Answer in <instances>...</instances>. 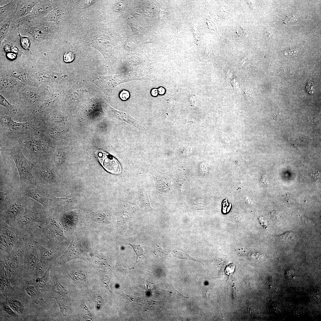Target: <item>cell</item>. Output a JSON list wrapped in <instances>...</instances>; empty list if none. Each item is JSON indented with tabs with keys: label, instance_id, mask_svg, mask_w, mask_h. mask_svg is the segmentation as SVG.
Returning <instances> with one entry per match:
<instances>
[{
	"label": "cell",
	"instance_id": "1",
	"mask_svg": "<svg viewBox=\"0 0 321 321\" xmlns=\"http://www.w3.org/2000/svg\"><path fill=\"white\" fill-rule=\"evenodd\" d=\"M8 154L15 163L22 187L37 186V184L32 173L35 166L25 157L21 148L19 147L14 148L10 151Z\"/></svg>",
	"mask_w": 321,
	"mask_h": 321
},
{
	"label": "cell",
	"instance_id": "2",
	"mask_svg": "<svg viewBox=\"0 0 321 321\" xmlns=\"http://www.w3.org/2000/svg\"><path fill=\"white\" fill-rule=\"evenodd\" d=\"M0 245L1 252L9 254L23 235L15 227L0 221Z\"/></svg>",
	"mask_w": 321,
	"mask_h": 321
},
{
	"label": "cell",
	"instance_id": "3",
	"mask_svg": "<svg viewBox=\"0 0 321 321\" xmlns=\"http://www.w3.org/2000/svg\"><path fill=\"white\" fill-rule=\"evenodd\" d=\"M25 207L20 201H13L1 208L0 221L16 227L17 219L23 213Z\"/></svg>",
	"mask_w": 321,
	"mask_h": 321
},
{
	"label": "cell",
	"instance_id": "4",
	"mask_svg": "<svg viewBox=\"0 0 321 321\" xmlns=\"http://www.w3.org/2000/svg\"><path fill=\"white\" fill-rule=\"evenodd\" d=\"M45 212H35L25 207L23 213L17 218L16 227L22 230L36 223H43L48 218Z\"/></svg>",
	"mask_w": 321,
	"mask_h": 321
},
{
	"label": "cell",
	"instance_id": "5",
	"mask_svg": "<svg viewBox=\"0 0 321 321\" xmlns=\"http://www.w3.org/2000/svg\"><path fill=\"white\" fill-rule=\"evenodd\" d=\"M23 194L25 196L34 200L47 208L49 199L47 196L46 193L41 187L37 186L36 188H25Z\"/></svg>",
	"mask_w": 321,
	"mask_h": 321
},
{
	"label": "cell",
	"instance_id": "6",
	"mask_svg": "<svg viewBox=\"0 0 321 321\" xmlns=\"http://www.w3.org/2000/svg\"><path fill=\"white\" fill-rule=\"evenodd\" d=\"M34 173L37 179L43 184H47L53 182L55 180V175L53 171L46 166L35 167Z\"/></svg>",
	"mask_w": 321,
	"mask_h": 321
},
{
	"label": "cell",
	"instance_id": "7",
	"mask_svg": "<svg viewBox=\"0 0 321 321\" xmlns=\"http://www.w3.org/2000/svg\"><path fill=\"white\" fill-rule=\"evenodd\" d=\"M108 108L110 113L114 117L119 120L128 122L136 127H140L141 125L139 122L128 114L117 111L109 106H108Z\"/></svg>",
	"mask_w": 321,
	"mask_h": 321
},
{
	"label": "cell",
	"instance_id": "8",
	"mask_svg": "<svg viewBox=\"0 0 321 321\" xmlns=\"http://www.w3.org/2000/svg\"><path fill=\"white\" fill-rule=\"evenodd\" d=\"M102 165L108 171L114 174H118L120 168L118 161L110 155L105 156L102 162Z\"/></svg>",
	"mask_w": 321,
	"mask_h": 321
},
{
	"label": "cell",
	"instance_id": "9",
	"mask_svg": "<svg viewBox=\"0 0 321 321\" xmlns=\"http://www.w3.org/2000/svg\"><path fill=\"white\" fill-rule=\"evenodd\" d=\"M38 249V255L41 264L46 265L51 261L53 257L52 250L36 242Z\"/></svg>",
	"mask_w": 321,
	"mask_h": 321
},
{
	"label": "cell",
	"instance_id": "10",
	"mask_svg": "<svg viewBox=\"0 0 321 321\" xmlns=\"http://www.w3.org/2000/svg\"><path fill=\"white\" fill-rule=\"evenodd\" d=\"M34 1H22L19 3L16 13L17 17H20L30 12L35 5Z\"/></svg>",
	"mask_w": 321,
	"mask_h": 321
},
{
	"label": "cell",
	"instance_id": "11",
	"mask_svg": "<svg viewBox=\"0 0 321 321\" xmlns=\"http://www.w3.org/2000/svg\"><path fill=\"white\" fill-rule=\"evenodd\" d=\"M26 29L30 32L37 40H42L47 38V31L41 27L35 26L27 28Z\"/></svg>",
	"mask_w": 321,
	"mask_h": 321
},
{
	"label": "cell",
	"instance_id": "12",
	"mask_svg": "<svg viewBox=\"0 0 321 321\" xmlns=\"http://www.w3.org/2000/svg\"><path fill=\"white\" fill-rule=\"evenodd\" d=\"M12 75L29 85L36 86L37 84L27 73L21 71L16 70L13 72Z\"/></svg>",
	"mask_w": 321,
	"mask_h": 321
},
{
	"label": "cell",
	"instance_id": "13",
	"mask_svg": "<svg viewBox=\"0 0 321 321\" xmlns=\"http://www.w3.org/2000/svg\"><path fill=\"white\" fill-rule=\"evenodd\" d=\"M4 119L7 125L13 130H19L25 128L27 125L26 123H19L14 121L9 116H5Z\"/></svg>",
	"mask_w": 321,
	"mask_h": 321
},
{
	"label": "cell",
	"instance_id": "14",
	"mask_svg": "<svg viewBox=\"0 0 321 321\" xmlns=\"http://www.w3.org/2000/svg\"><path fill=\"white\" fill-rule=\"evenodd\" d=\"M49 5L46 3L38 4L34 9L33 13L36 15L45 14L49 10Z\"/></svg>",
	"mask_w": 321,
	"mask_h": 321
},
{
	"label": "cell",
	"instance_id": "15",
	"mask_svg": "<svg viewBox=\"0 0 321 321\" xmlns=\"http://www.w3.org/2000/svg\"><path fill=\"white\" fill-rule=\"evenodd\" d=\"M69 276L74 281H86L87 279L86 274L84 272L81 271H72Z\"/></svg>",
	"mask_w": 321,
	"mask_h": 321
},
{
	"label": "cell",
	"instance_id": "16",
	"mask_svg": "<svg viewBox=\"0 0 321 321\" xmlns=\"http://www.w3.org/2000/svg\"><path fill=\"white\" fill-rule=\"evenodd\" d=\"M36 75L38 80L41 82L47 84L51 82V77L48 72L40 71L37 73Z\"/></svg>",
	"mask_w": 321,
	"mask_h": 321
},
{
	"label": "cell",
	"instance_id": "17",
	"mask_svg": "<svg viewBox=\"0 0 321 321\" xmlns=\"http://www.w3.org/2000/svg\"><path fill=\"white\" fill-rule=\"evenodd\" d=\"M0 104L5 107L9 111L16 114L17 112L16 106L10 103L2 96L0 95Z\"/></svg>",
	"mask_w": 321,
	"mask_h": 321
},
{
	"label": "cell",
	"instance_id": "18",
	"mask_svg": "<svg viewBox=\"0 0 321 321\" xmlns=\"http://www.w3.org/2000/svg\"><path fill=\"white\" fill-rule=\"evenodd\" d=\"M50 267L48 268L42 277L37 279L36 281L38 285L40 288H43L45 286L49 278Z\"/></svg>",
	"mask_w": 321,
	"mask_h": 321
},
{
	"label": "cell",
	"instance_id": "19",
	"mask_svg": "<svg viewBox=\"0 0 321 321\" xmlns=\"http://www.w3.org/2000/svg\"><path fill=\"white\" fill-rule=\"evenodd\" d=\"M10 22L7 21L4 23L0 28V41H2L5 37L9 28Z\"/></svg>",
	"mask_w": 321,
	"mask_h": 321
},
{
	"label": "cell",
	"instance_id": "20",
	"mask_svg": "<svg viewBox=\"0 0 321 321\" xmlns=\"http://www.w3.org/2000/svg\"><path fill=\"white\" fill-rule=\"evenodd\" d=\"M54 201L57 204H65L70 202L73 200V197L71 196H66L64 197H54Z\"/></svg>",
	"mask_w": 321,
	"mask_h": 321
},
{
	"label": "cell",
	"instance_id": "21",
	"mask_svg": "<svg viewBox=\"0 0 321 321\" xmlns=\"http://www.w3.org/2000/svg\"><path fill=\"white\" fill-rule=\"evenodd\" d=\"M0 84L3 87L6 89H11L14 86L13 81L11 80L4 78H1Z\"/></svg>",
	"mask_w": 321,
	"mask_h": 321
},
{
	"label": "cell",
	"instance_id": "22",
	"mask_svg": "<svg viewBox=\"0 0 321 321\" xmlns=\"http://www.w3.org/2000/svg\"><path fill=\"white\" fill-rule=\"evenodd\" d=\"M18 33L22 46L26 50H29L30 46V41L29 38L27 37L21 36L20 34L19 31Z\"/></svg>",
	"mask_w": 321,
	"mask_h": 321
},
{
	"label": "cell",
	"instance_id": "23",
	"mask_svg": "<svg viewBox=\"0 0 321 321\" xmlns=\"http://www.w3.org/2000/svg\"><path fill=\"white\" fill-rule=\"evenodd\" d=\"M53 291L56 293L62 295L66 292V290L59 284L55 283L53 286Z\"/></svg>",
	"mask_w": 321,
	"mask_h": 321
},
{
	"label": "cell",
	"instance_id": "24",
	"mask_svg": "<svg viewBox=\"0 0 321 321\" xmlns=\"http://www.w3.org/2000/svg\"><path fill=\"white\" fill-rule=\"evenodd\" d=\"M305 89L307 92L311 95H312L314 92L315 86L314 83L310 80L308 81L306 87Z\"/></svg>",
	"mask_w": 321,
	"mask_h": 321
},
{
	"label": "cell",
	"instance_id": "25",
	"mask_svg": "<svg viewBox=\"0 0 321 321\" xmlns=\"http://www.w3.org/2000/svg\"><path fill=\"white\" fill-rule=\"evenodd\" d=\"M56 302L58 304L61 311L62 314L64 316L67 315V306L65 302L63 300L59 299H56Z\"/></svg>",
	"mask_w": 321,
	"mask_h": 321
},
{
	"label": "cell",
	"instance_id": "26",
	"mask_svg": "<svg viewBox=\"0 0 321 321\" xmlns=\"http://www.w3.org/2000/svg\"><path fill=\"white\" fill-rule=\"evenodd\" d=\"M129 245L131 246L134 249L137 256L136 262L139 256L143 254L144 251L143 248L139 246L129 244Z\"/></svg>",
	"mask_w": 321,
	"mask_h": 321
},
{
	"label": "cell",
	"instance_id": "27",
	"mask_svg": "<svg viewBox=\"0 0 321 321\" xmlns=\"http://www.w3.org/2000/svg\"><path fill=\"white\" fill-rule=\"evenodd\" d=\"M75 55L74 53L71 51L66 52L64 56V61L66 62L72 61L74 59Z\"/></svg>",
	"mask_w": 321,
	"mask_h": 321
},
{
	"label": "cell",
	"instance_id": "28",
	"mask_svg": "<svg viewBox=\"0 0 321 321\" xmlns=\"http://www.w3.org/2000/svg\"><path fill=\"white\" fill-rule=\"evenodd\" d=\"M277 237L281 240H289L293 237L294 234L292 232H289Z\"/></svg>",
	"mask_w": 321,
	"mask_h": 321
},
{
	"label": "cell",
	"instance_id": "29",
	"mask_svg": "<svg viewBox=\"0 0 321 321\" xmlns=\"http://www.w3.org/2000/svg\"><path fill=\"white\" fill-rule=\"evenodd\" d=\"M26 290L27 293L31 297H33L35 296L37 294V291L33 286H30L27 287Z\"/></svg>",
	"mask_w": 321,
	"mask_h": 321
},
{
	"label": "cell",
	"instance_id": "30",
	"mask_svg": "<svg viewBox=\"0 0 321 321\" xmlns=\"http://www.w3.org/2000/svg\"><path fill=\"white\" fill-rule=\"evenodd\" d=\"M81 307L85 311V317L86 318H87L88 320H91L92 318L91 312L87 308L84 302H82L81 303Z\"/></svg>",
	"mask_w": 321,
	"mask_h": 321
},
{
	"label": "cell",
	"instance_id": "31",
	"mask_svg": "<svg viewBox=\"0 0 321 321\" xmlns=\"http://www.w3.org/2000/svg\"><path fill=\"white\" fill-rule=\"evenodd\" d=\"M310 176L313 181H316L320 179V173L317 170H314L311 172Z\"/></svg>",
	"mask_w": 321,
	"mask_h": 321
},
{
	"label": "cell",
	"instance_id": "32",
	"mask_svg": "<svg viewBox=\"0 0 321 321\" xmlns=\"http://www.w3.org/2000/svg\"><path fill=\"white\" fill-rule=\"evenodd\" d=\"M94 298L97 303V307L98 309L101 308L103 303V299L99 295L96 294L94 296Z\"/></svg>",
	"mask_w": 321,
	"mask_h": 321
},
{
	"label": "cell",
	"instance_id": "33",
	"mask_svg": "<svg viewBox=\"0 0 321 321\" xmlns=\"http://www.w3.org/2000/svg\"><path fill=\"white\" fill-rule=\"evenodd\" d=\"M3 309L8 314L13 317L16 316V314L11 308L9 306L5 305L3 306Z\"/></svg>",
	"mask_w": 321,
	"mask_h": 321
},
{
	"label": "cell",
	"instance_id": "34",
	"mask_svg": "<svg viewBox=\"0 0 321 321\" xmlns=\"http://www.w3.org/2000/svg\"><path fill=\"white\" fill-rule=\"evenodd\" d=\"M8 302L10 306L13 310L19 313H22L23 312V308L19 307L9 300L8 301Z\"/></svg>",
	"mask_w": 321,
	"mask_h": 321
},
{
	"label": "cell",
	"instance_id": "35",
	"mask_svg": "<svg viewBox=\"0 0 321 321\" xmlns=\"http://www.w3.org/2000/svg\"><path fill=\"white\" fill-rule=\"evenodd\" d=\"M26 96L27 98L31 102L35 101L38 97L37 94L33 92H29L27 93Z\"/></svg>",
	"mask_w": 321,
	"mask_h": 321
},
{
	"label": "cell",
	"instance_id": "36",
	"mask_svg": "<svg viewBox=\"0 0 321 321\" xmlns=\"http://www.w3.org/2000/svg\"><path fill=\"white\" fill-rule=\"evenodd\" d=\"M298 52L297 49L295 48H293L286 50L285 51V54L286 55H296Z\"/></svg>",
	"mask_w": 321,
	"mask_h": 321
},
{
	"label": "cell",
	"instance_id": "37",
	"mask_svg": "<svg viewBox=\"0 0 321 321\" xmlns=\"http://www.w3.org/2000/svg\"><path fill=\"white\" fill-rule=\"evenodd\" d=\"M110 280V278L107 275H105L103 277L102 279L103 282L104 284L105 287L106 288L108 289H109L108 287V284Z\"/></svg>",
	"mask_w": 321,
	"mask_h": 321
},
{
	"label": "cell",
	"instance_id": "38",
	"mask_svg": "<svg viewBox=\"0 0 321 321\" xmlns=\"http://www.w3.org/2000/svg\"><path fill=\"white\" fill-rule=\"evenodd\" d=\"M8 300L10 301L12 303H13L14 304H15L17 306L19 307L23 308V306L21 302L18 300V299L15 298H12L9 300Z\"/></svg>",
	"mask_w": 321,
	"mask_h": 321
},
{
	"label": "cell",
	"instance_id": "39",
	"mask_svg": "<svg viewBox=\"0 0 321 321\" xmlns=\"http://www.w3.org/2000/svg\"><path fill=\"white\" fill-rule=\"evenodd\" d=\"M129 96V92L126 91H122L120 94V97L121 99L123 100H125L128 98Z\"/></svg>",
	"mask_w": 321,
	"mask_h": 321
},
{
	"label": "cell",
	"instance_id": "40",
	"mask_svg": "<svg viewBox=\"0 0 321 321\" xmlns=\"http://www.w3.org/2000/svg\"><path fill=\"white\" fill-rule=\"evenodd\" d=\"M8 192H4L2 191H0V206L2 205L4 202L5 200V198L6 196L8 194Z\"/></svg>",
	"mask_w": 321,
	"mask_h": 321
},
{
	"label": "cell",
	"instance_id": "41",
	"mask_svg": "<svg viewBox=\"0 0 321 321\" xmlns=\"http://www.w3.org/2000/svg\"><path fill=\"white\" fill-rule=\"evenodd\" d=\"M7 56L8 58L11 59L15 58L16 57V54L12 53H9Z\"/></svg>",
	"mask_w": 321,
	"mask_h": 321
},
{
	"label": "cell",
	"instance_id": "42",
	"mask_svg": "<svg viewBox=\"0 0 321 321\" xmlns=\"http://www.w3.org/2000/svg\"><path fill=\"white\" fill-rule=\"evenodd\" d=\"M159 93L160 94H163L165 92V89L163 88H160L158 89Z\"/></svg>",
	"mask_w": 321,
	"mask_h": 321
},
{
	"label": "cell",
	"instance_id": "43",
	"mask_svg": "<svg viewBox=\"0 0 321 321\" xmlns=\"http://www.w3.org/2000/svg\"><path fill=\"white\" fill-rule=\"evenodd\" d=\"M152 95L154 96H156L158 94L157 90L156 89H153L152 92Z\"/></svg>",
	"mask_w": 321,
	"mask_h": 321
},
{
	"label": "cell",
	"instance_id": "44",
	"mask_svg": "<svg viewBox=\"0 0 321 321\" xmlns=\"http://www.w3.org/2000/svg\"><path fill=\"white\" fill-rule=\"evenodd\" d=\"M284 198L286 200H287V201H288V200L289 201V200L290 199V198H291V197L290 196V195L288 194H286L285 196H284Z\"/></svg>",
	"mask_w": 321,
	"mask_h": 321
}]
</instances>
